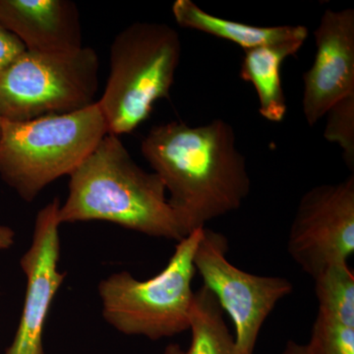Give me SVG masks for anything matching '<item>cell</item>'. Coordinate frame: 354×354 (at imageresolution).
Wrapping results in <instances>:
<instances>
[{
	"mask_svg": "<svg viewBox=\"0 0 354 354\" xmlns=\"http://www.w3.org/2000/svg\"><path fill=\"white\" fill-rule=\"evenodd\" d=\"M141 151L164 183L187 235L241 208L250 193L246 158L227 121L194 127L181 121L156 125Z\"/></svg>",
	"mask_w": 354,
	"mask_h": 354,
	"instance_id": "cell-1",
	"label": "cell"
},
{
	"mask_svg": "<svg viewBox=\"0 0 354 354\" xmlns=\"http://www.w3.org/2000/svg\"><path fill=\"white\" fill-rule=\"evenodd\" d=\"M94 221L176 242L187 236L162 179L137 165L113 134L70 174L68 196L58 209L60 225Z\"/></svg>",
	"mask_w": 354,
	"mask_h": 354,
	"instance_id": "cell-2",
	"label": "cell"
},
{
	"mask_svg": "<svg viewBox=\"0 0 354 354\" xmlns=\"http://www.w3.org/2000/svg\"><path fill=\"white\" fill-rule=\"evenodd\" d=\"M109 134L97 102L75 113L2 120L0 178L25 202L70 176Z\"/></svg>",
	"mask_w": 354,
	"mask_h": 354,
	"instance_id": "cell-3",
	"label": "cell"
},
{
	"mask_svg": "<svg viewBox=\"0 0 354 354\" xmlns=\"http://www.w3.org/2000/svg\"><path fill=\"white\" fill-rule=\"evenodd\" d=\"M180 57L178 32L164 23H133L116 35L108 83L97 101L109 134L132 133L150 118L156 102L171 97Z\"/></svg>",
	"mask_w": 354,
	"mask_h": 354,
	"instance_id": "cell-4",
	"label": "cell"
},
{
	"mask_svg": "<svg viewBox=\"0 0 354 354\" xmlns=\"http://www.w3.org/2000/svg\"><path fill=\"white\" fill-rule=\"evenodd\" d=\"M203 228L177 242L165 269L153 278L140 281L121 271L102 279L97 293L104 320L121 334L152 341L189 330L194 255Z\"/></svg>",
	"mask_w": 354,
	"mask_h": 354,
	"instance_id": "cell-5",
	"label": "cell"
},
{
	"mask_svg": "<svg viewBox=\"0 0 354 354\" xmlns=\"http://www.w3.org/2000/svg\"><path fill=\"white\" fill-rule=\"evenodd\" d=\"M100 59L88 46L67 53L25 50L0 75V118L22 122L93 106Z\"/></svg>",
	"mask_w": 354,
	"mask_h": 354,
	"instance_id": "cell-6",
	"label": "cell"
},
{
	"mask_svg": "<svg viewBox=\"0 0 354 354\" xmlns=\"http://www.w3.org/2000/svg\"><path fill=\"white\" fill-rule=\"evenodd\" d=\"M227 252V236L204 227L195 251V268L203 286L234 321L239 353L254 354L265 321L292 292L293 286L286 278L257 276L239 269L228 261Z\"/></svg>",
	"mask_w": 354,
	"mask_h": 354,
	"instance_id": "cell-7",
	"label": "cell"
},
{
	"mask_svg": "<svg viewBox=\"0 0 354 354\" xmlns=\"http://www.w3.org/2000/svg\"><path fill=\"white\" fill-rule=\"evenodd\" d=\"M288 252L313 279L330 268L348 264L354 252L353 174L305 193L291 223Z\"/></svg>",
	"mask_w": 354,
	"mask_h": 354,
	"instance_id": "cell-8",
	"label": "cell"
},
{
	"mask_svg": "<svg viewBox=\"0 0 354 354\" xmlns=\"http://www.w3.org/2000/svg\"><path fill=\"white\" fill-rule=\"evenodd\" d=\"M59 199L38 212L29 248L20 259L26 279L22 313L12 342L4 354H44V332L51 305L66 272L60 271Z\"/></svg>",
	"mask_w": 354,
	"mask_h": 354,
	"instance_id": "cell-9",
	"label": "cell"
},
{
	"mask_svg": "<svg viewBox=\"0 0 354 354\" xmlns=\"http://www.w3.org/2000/svg\"><path fill=\"white\" fill-rule=\"evenodd\" d=\"M314 37L315 58L302 77V111L309 127H314L335 102L354 95L353 9H327Z\"/></svg>",
	"mask_w": 354,
	"mask_h": 354,
	"instance_id": "cell-10",
	"label": "cell"
},
{
	"mask_svg": "<svg viewBox=\"0 0 354 354\" xmlns=\"http://www.w3.org/2000/svg\"><path fill=\"white\" fill-rule=\"evenodd\" d=\"M0 24L26 50L67 53L83 48L80 13L69 0H0Z\"/></svg>",
	"mask_w": 354,
	"mask_h": 354,
	"instance_id": "cell-11",
	"label": "cell"
},
{
	"mask_svg": "<svg viewBox=\"0 0 354 354\" xmlns=\"http://www.w3.org/2000/svg\"><path fill=\"white\" fill-rule=\"evenodd\" d=\"M172 15L180 27L227 39L244 50L286 41H305L308 37L305 26L259 27L243 24L212 15L191 0H176L172 4Z\"/></svg>",
	"mask_w": 354,
	"mask_h": 354,
	"instance_id": "cell-12",
	"label": "cell"
},
{
	"mask_svg": "<svg viewBox=\"0 0 354 354\" xmlns=\"http://www.w3.org/2000/svg\"><path fill=\"white\" fill-rule=\"evenodd\" d=\"M304 44L300 41H286L244 50L239 76L252 84L259 99L261 115L271 122H281L288 111L281 85V65Z\"/></svg>",
	"mask_w": 354,
	"mask_h": 354,
	"instance_id": "cell-13",
	"label": "cell"
},
{
	"mask_svg": "<svg viewBox=\"0 0 354 354\" xmlns=\"http://www.w3.org/2000/svg\"><path fill=\"white\" fill-rule=\"evenodd\" d=\"M218 300L202 286L194 293L191 310V342L184 354H239Z\"/></svg>",
	"mask_w": 354,
	"mask_h": 354,
	"instance_id": "cell-14",
	"label": "cell"
},
{
	"mask_svg": "<svg viewBox=\"0 0 354 354\" xmlns=\"http://www.w3.org/2000/svg\"><path fill=\"white\" fill-rule=\"evenodd\" d=\"M314 281L319 315L354 327V274L348 264L330 268Z\"/></svg>",
	"mask_w": 354,
	"mask_h": 354,
	"instance_id": "cell-15",
	"label": "cell"
},
{
	"mask_svg": "<svg viewBox=\"0 0 354 354\" xmlns=\"http://www.w3.org/2000/svg\"><path fill=\"white\" fill-rule=\"evenodd\" d=\"M324 137L339 145L349 169H354V95L344 97L326 113Z\"/></svg>",
	"mask_w": 354,
	"mask_h": 354,
	"instance_id": "cell-16",
	"label": "cell"
},
{
	"mask_svg": "<svg viewBox=\"0 0 354 354\" xmlns=\"http://www.w3.org/2000/svg\"><path fill=\"white\" fill-rule=\"evenodd\" d=\"M308 344L312 354H354V327L317 314Z\"/></svg>",
	"mask_w": 354,
	"mask_h": 354,
	"instance_id": "cell-17",
	"label": "cell"
},
{
	"mask_svg": "<svg viewBox=\"0 0 354 354\" xmlns=\"http://www.w3.org/2000/svg\"><path fill=\"white\" fill-rule=\"evenodd\" d=\"M25 50L22 41L0 24V75Z\"/></svg>",
	"mask_w": 354,
	"mask_h": 354,
	"instance_id": "cell-18",
	"label": "cell"
},
{
	"mask_svg": "<svg viewBox=\"0 0 354 354\" xmlns=\"http://www.w3.org/2000/svg\"><path fill=\"white\" fill-rule=\"evenodd\" d=\"M15 232L8 225H0V252L9 250L15 243Z\"/></svg>",
	"mask_w": 354,
	"mask_h": 354,
	"instance_id": "cell-19",
	"label": "cell"
},
{
	"mask_svg": "<svg viewBox=\"0 0 354 354\" xmlns=\"http://www.w3.org/2000/svg\"><path fill=\"white\" fill-rule=\"evenodd\" d=\"M283 354H312L309 344H299L295 341H290L286 344Z\"/></svg>",
	"mask_w": 354,
	"mask_h": 354,
	"instance_id": "cell-20",
	"label": "cell"
},
{
	"mask_svg": "<svg viewBox=\"0 0 354 354\" xmlns=\"http://www.w3.org/2000/svg\"><path fill=\"white\" fill-rule=\"evenodd\" d=\"M164 354H184V351L177 344H171L165 349Z\"/></svg>",
	"mask_w": 354,
	"mask_h": 354,
	"instance_id": "cell-21",
	"label": "cell"
},
{
	"mask_svg": "<svg viewBox=\"0 0 354 354\" xmlns=\"http://www.w3.org/2000/svg\"><path fill=\"white\" fill-rule=\"evenodd\" d=\"M1 125H2V120H1V118H0V134H1Z\"/></svg>",
	"mask_w": 354,
	"mask_h": 354,
	"instance_id": "cell-22",
	"label": "cell"
}]
</instances>
